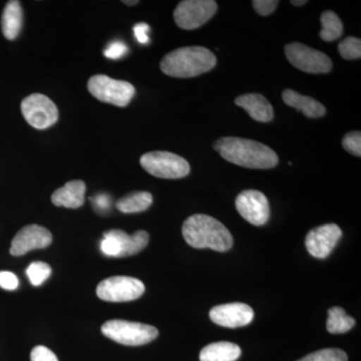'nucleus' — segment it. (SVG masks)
I'll return each mask as SVG.
<instances>
[{"instance_id":"nucleus-1","label":"nucleus","mask_w":361,"mask_h":361,"mask_svg":"<svg viewBox=\"0 0 361 361\" xmlns=\"http://www.w3.org/2000/svg\"><path fill=\"white\" fill-rule=\"evenodd\" d=\"M214 149L226 161L248 169L276 167L279 159L269 147L252 140L225 137L216 141Z\"/></svg>"},{"instance_id":"nucleus-2","label":"nucleus","mask_w":361,"mask_h":361,"mask_svg":"<svg viewBox=\"0 0 361 361\" xmlns=\"http://www.w3.org/2000/svg\"><path fill=\"white\" fill-rule=\"evenodd\" d=\"M182 233L185 241L194 248L226 252L233 246L229 230L220 221L204 214H195L188 218L183 224Z\"/></svg>"},{"instance_id":"nucleus-3","label":"nucleus","mask_w":361,"mask_h":361,"mask_svg":"<svg viewBox=\"0 0 361 361\" xmlns=\"http://www.w3.org/2000/svg\"><path fill=\"white\" fill-rule=\"evenodd\" d=\"M217 59L203 47H186L169 52L161 61V71L169 77L189 78L212 71Z\"/></svg>"},{"instance_id":"nucleus-4","label":"nucleus","mask_w":361,"mask_h":361,"mask_svg":"<svg viewBox=\"0 0 361 361\" xmlns=\"http://www.w3.org/2000/svg\"><path fill=\"white\" fill-rule=\"evenodd\" d=\"M102 334L118 343L128 346H140L155 341L158 329L144 323L114 319L104 323Z\"/></svg>"},{"instance_id":"nucleus-5","label":"nucleus","mask_w":361,"mask_h":361,"mask_svg":"<svg viewBox=\"0 0 361 361\" xmlns=\"http://www.w3.org/2000/svg\"><path fill=\"white\" fill-rule=\"evenodd\" d=\"M87 90L99 101L120 108L127 106L135 94L134 85L130 82L104 75H92L87 82Z\"/></svg>"},{"instance_id":"nucleus-6","label":"nucleus","mask_w":361,"mask_h":361,"mask_svg":"<svg viewBox=\"0 0 361 361\" xmlns=\"http://www.w3.org/2000/svg\"><path fill=\"white\" fill-rule=\"evenodd\" d=\"M140 163L149 174L161 179H180L189 175L191 171L184 158L166 151L145 154Z\"/></svg>"},{"instance_id":"nucleus-7","label":"nucleus","mask_w":361,"mask_h":361,"mask_svg":"<svg viewBox=\"0 0 361 361\" xmlns=\"http://www.w3.org/2000/svg\"><path fill=\"white\" fill-rule=\"evenodd\" d=\"M149 239V233L142 230L129 235L123 230L114 229L104 233L101 250L110 257H129L146 248Z\"/></svg>"},{"instance_id":"nucleus-8","label":"nucleus","mask_w":361,"mask_h":361,"mask_svg":"<svg viewBox=\"0 0 361 361\" xmlns=\"http://www.w3.org/2000/svg\"><path fill=\"white\" fill-rule=\"evenodd\" d=\"M289 63L304 73L319 75L331 71L332 61L324 52L311 49L300 42H292L285 47Z\"/></svg>"},{"instance_id":"nucleus-9","label":"nucleus","mask_w":361,"mask_h":361,"mask_svg":"<svg viewBox=\"0 0 361 361\" xmlns=\"http://www.w3.org/2000/svg\"><path fill=\"white\" fill-rule=\"evenodd\" d=\"M145 285L134 277L114 276L103 280L97 288L99 299L108 302H128L144 294Z\"/></svg>"},{"instance_id":"nucleus-10","label":"nucleus","mask_w":361,"mask_h":361,"mask_svg":"<svg viewBox=\"0 0 361 361\" xmlns=\"http://www.w3.org/2000/svg\"><path fill=\"white\" fill-rule=\"evenodd\" d=\"M217 2L214 0H185L174 11L176 25L182 30H193L201 27L215 16Z\"/></svg>"},{"instance_id":"nucleus-11","label":"nucleus","mask_w":361,"mask_h":361,"mask_svg":"<svg viewBox=\"0 0 361 361\" xmlns=\"http://www.w3.org/2000/svg\"><path fill=\"white\" fill-rule=\"evenodd\" d=\"M21 113L26 122L37 130L51 127L59 120L56 104L42 94H32L21 103Z\"/></svg>"},{"instance_id":"nucleus-12","label":"nucleus","mask_w":361,"mask_h":361,"mask_svg":"<svg viewBox=\"0 0 361 361\" xmlns=\"http://www.w3.org/2000/svg\"><path fill=\"white\" fill-rule=\"evenodd\" d=\"M235 205L240 215L252 225L262 226L269 220V202L257 190H246L240 193Z\"/></svg>"},{"instance_id":"nucleus-13","label":"nucleus","mask_w":361,"mask_h":361,"mask_svg":"<svg viewBox=\"0 0 361 361\" xmlns=\"http://www.w3.org/2000/svg\"><path fill=\"white\" fill-rule=\"evenodd\" d=\"M342 231L336 224H325L316 227L308 233L305 239V245L311 256L318 259L329 257L336 248Z\"/></svg>"},{"instance_id":"nucleus-14","label":"nucleus","mask_w":361,"mask_h":361,"mask_svg":"<svg viewBox=\"0 0 361 361\" xmlns=\"http://www.w3.org/2000/svg\"><path fill=\"white\" fill-rule=\"evenodd\" d=\"M52 242L51 233L39 225H28L23 227L14 236L11 242V254L23 256L35 249L47 248Z\"/></svg>"},{"instance_id":"nucleus-15","label":"nucleus","mask_w":361,"mask_h":361,"mask_svg":"<svg viewBox=\"0 0 361 361\" xmlns=\"http://www.w3.org/2000/svg\"><path fill=\"white\" fill-rule=\"evenodd\" d=\"M210 318L220 326L237 329L250 324L254 318V311L245 303L223 304L211 310Z\"/></svg>"},{"instance_id":"nucleus-16","label":"nucleus","mask_w":361,"mask_h":361,"mask_svg":"<svg viewBox=\"0 0 361 361\" xmlns=\"http://www.w3.org/2000/svg\"><path fill=\"white\" fill-rule=\"evenodd\" d=\"M235 104L244 109L249 116L257 122L269 123L274 118L272 104L262 94H242L235 99Z\"/></svg>"},{"instance_id":"nucleus-17","label":"nucleus","mask_w":361,"mask_h":361,"mask_svg":"<svg viewBox=\"0 0 361 361\" xmlns=\"http://www.w3.org/2000/svg\"><path fill=\"white\" fill-rule=\"evenodd\" d=\"M85 184L82 180H70L65 186L59 188L51 196V202L58 207L77 209L84 205Z\"/></svg>"},{"instance_id":"nucleus-18","label":"nucleus","mask_w":361,"mask_h":361,"mask_svg":"<svg viewBox=\"0 0 361 361\" xmlns=\"http://www.w3.org/2000/svg\"><path fill=\"white\" fill-rule=\"evenodd\" d=\"M282 99L287 106L302 111L304 116L310 118H322L326 114V109L322 103L310 97L302 96L293 90H285Z\"/></svg>"},{"instance_id":"nucleus-19","label":"nucleus","mask_w":361,"mask_h":361,"mask_svg":"<svg viewBox=\"0 0 361 361\" xmlns=\"http://www.w3.org/2000/svg\"><path fill=\"white\" fill-rule=\"evenodd\" d=\"M23 13L20 1L7 2L1 16V30L6 39H16L23 26Z\"/></svg>"},{"instance_id":"nucleus-20","label":"nucleus","mask_w":361,"mask_h":361,"mask_svg":"<svg viewBox=\"0 0 361 361\" xmlns=\"http://www.w3.org/2000/svg\"><path fill=\"white\" fill-rule=\"evenodd\" d=\"M241 348L232 342L221 341L209 344L202 349L200 361H236Z\"/></svg>"},{"instance_id":"nucleus-21","label":"nucleus","mask_w":361,"mask_h":361,"mask_svg":"<svg viewBox=\"0 0 361 361\" xmlns=\"http://www.w3.org/2000/svg\"><path fill=\"white\" fill-rule=\"evenodd\" d=\"M153 203V196L149 192H135L116 202L118 211L126 214L144 212Z\"/></svg>"},{"instance_id":"nucleus-22","label":"nucleus","mask_w":361,"mask_h":361,"mask_svg":"<svg viewBox=\"0 0 361 361\" xmlns=\"http://www.w3.org/2000/svg\"><path fill=\"white\" fill-rule=\"evenodd\" d=\"M355 325V320L346 314L341 307H332L329 310L326 327L332 334H345Z\"/></svg>"},{"instance_id":"nucleus-23","label":"nucleus","mask_w":361,"mask_h":361,"mask_svg":"<svg viewBox=\"0 0 361 361\" xmlns=\"http://www.w3.org/2000/svg\"><path fill=\"white\" fill-rule=\"evenodd\" d=\"M322 30L319 35L324 42H334L343 33V25L338 16L334 11H324L322 14Z\"/></svg>"},{"instance_id":"nucleus-24","label":"nucleus","mask_w":361,"mask_h":361,"mask_svg":"<svg viewBox=\"0 0 361 361\" xmlns=\"http://www.w3.org/2000/svg\"><path fill=\"white\" fill-rule=\"evenodd\" d=\"M26 274L30 278V283L35 286H39L51 276V268L47 263L35 261L28 266Z\"/></svg>"},{"instance_id":"nucleus-25","label":"nucleus","mask_w":361,"mask_h":361,"mask_svg":"<svg viewBox=\"0 0 361 361\" xmlns=\"http://www.w3.org/2000/svg\"><path fill=\"white\" fill-rule=\"evenodd\" d=\"M348 355L338 348H326L315 351L297 361H348Z\"/></svg>"},{"instance_id":"nucleus-26","label":"nucleus","mask_w":361,"mask_h":361,"mask_svg":"<svg viewBox=\"0 0 361 361\" xmlns=\"http://www.w3.org/2000/svg\"><path fill=\"white\" fill-rule=\"evenodd\" d=\"M338 51L344 59L351 61L361 58V40L355 37H348L338 44Z\"/></svg>"},{"instance_id":"nucleus-27","label":"nucleus","mask_w":361,"mask_h":361,"mask_svg":"<svg viewBox=\"0 0 361 361\" xmlns=\"http://www.w3.org/2000/svg\"><path fill=\"white\" fill-rule=\"evenodd\" d=\"M342 146L351 155L360 158L361 156V134L360 130L348 133L344 135L343 140H342Z\"/></svg>"},{"instance_id":"nucleus-28","label":"nucleus","mask_w":361,"mask_h":361,"mask_svg":"<svg viewBox=\"0 0 361 361\" xmlns=\"http://www.w3.org/2000/svg\"><path fill=\"white\" fill-rule=\"evenodd\" d=\"M278 4H279V1H276V0H254L252 1V6L256 13L262 16H270L271 13H274Z\"/></svg>"},{"instance_id":"nucleus-29","label":"nucleus","mask_w":361,"mask_h":361,"mask_svg":"<svg viewBox=\"0 0 361 361\" xmlns=\"http://www.w3.org/2000/svg\"><path fill=\"white\" fill-rule=\"evenodd\" d=\"M30 360L32 361H59L56 355L45 346H35L30 353Z\"/></svg>"},{"instance_id":"nucleus-30","label":"nucleus","mask_w":361,"mask_h":361,"mask_svg":"<svg viewBox=\"0 0 361 361\" xmlns=\"http://www.w3.org/2000/svg\"><path fill=\"white\" fill-rule=\"evenodd\" d=\"M128 51L129 49L123 42H114L106 47V51H104V56L110 59H122Z\"/></svg>"},{"instance_id":"nucleus-31","label":"nucleus","mask_w":361,"mask_h":361,"mask_svg":"<svg viewBox=\"0 0 361 361\" xmlns=\"http://www.w3.org/2000/svg\"><path fill=\"white\" fill-rule=\"evenodd\" d=\"M0 287L6 290H14L18 287V277L9 271H1L0 272Z\"/></svg>"},{"instance_id":"nucleus-32","label":"nucleus","mask_w":361,"mask_h":361,"mask_svg":"<svg viewBox=\"0 0 361 361\" xmlns=\"http://www.w3.org/2000/svg\"><path fill=\"white\" fill-rule=\"evenodd\" d=\"M149 26L147 23H137L134 26V33L135 39L142 44H146L149 42L148 32Z\"/></svg>"},{"instance_id":"nucleus-33","label":"nucleus","mask_w":361,"mask_h":361,"mask_svg":"<svg viewBox=\"0 0 361 361\" xmlns=\"http://www.w3.org/2000/svg\"><path fill=\"white\" fill-rule=\"evenodd\" d=\"M94 204L99 211H106L111 206L110 197L108 195H99L94 199Z\"/></svg>"},{"instance_id":"nucleus-34","label":"nucleus","mask_w":361,"mask_h":361,"mask_svg":"<svg viewBox=\"0 0 361 361\" xmlns=\"http://www.w3.org/2000/svg\"><path fill=\"white\" fill-rule=\"evenodd\" d=\"M308 1H306V0H301V1H297V0H292L291 4L294 6H303L304 4H307Z\"/></svg>"},{"instance_id":"nucleus-35","label":"nucleus","mask_w":361,"mask_h":361,"mask_svg":"<svg viewBox=\"0 0 361 361\" xmlns=\"http://www.w3.org/2000/svg\"><path fill=\"white\" fill-rule=\"evenodd\" d=\"M123 4H127V6H135V4H139V1L137 0H135V1H127V0H125L123 1Z\"/></svg>"}]
</instances>
